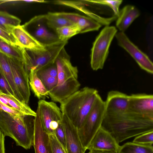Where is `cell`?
<instances>
[{"label":"cell","instance_id":"6da1fadb","mask_svg":"<svg viewBox=\"0 0 153 153\" xmlns=\"http://www.w3.org/2000/svg\"><path fill=\"white\" fill-rule=\"evenodd\" d=\"M101 127L119 143L131 138L153 131V117L142 115L127 108L105 111Z\"/></svg>","mask_w":153,"mask_h":153},{"label":"cell","instance_id":"8d00e7d4","mask_svg":"<svg viewBox=\"0 0 153 153\" xmlns=\"http://www.w3.org/2000/svg\"><path fill=\"white\" fill-rule=\"evenodd\" d=\"M88 153H117L116 152L108 151H102L100 150H89V152Z\"/></svg>","mask_w":153,"mask_h":153},{"label":"cell","instance_id":"4fadbf2b","mask_svg":"<svg viewBox=\"0 0 153 153\" xmlns=\"http://www.w3.org/2000/svg\"><path fill=\"white\" fill-rule=\"evenodd\" d=\"M61 122L65 134L67 153H85L86 150L82 144L77 128L63 114Z\"/></svg>","mask_w":153,"mask_h":153},{"label":"cell","instance_id":"f546056e","mask_svg":"<svg viewBox=\"0 0 153 153\" xmlns=\"http://www.w3.org/2000/svg\"><path fill=\"white\" fill-rule=\"evenodd\" d=\"M133 142L143 145H152L153 131L147 132L136 137Z\"/></svg>","mask_w":153,"mask_h":153},{"label":"cell","instance_id":"74e56055","mask_svg":"<svg viewBox=\"0 0 153 153\" xmlns=\"http://www.w3.org/2000/svg\"><path fill=\"white\" fill-rule=\"evenodd\" d=\"M0 102L9 106L11 107L5 99L0 95Z\"/></svg>","mask_w":153,"mask_h":153},{"label":"cell","instance_id":"1f68e13d","mask_svg":"<svg viewBox=\"0 0 153 153\" xmlns=\"http://www.w3.org/2000/svg\"><path fill=\"white\" fill-rule=\"evenodd\" d=\"M54 134L57 140L66 151L65 134L61 122L59 124L58 127L55 131Z\"/></svg>","mask_w":153,"mask_h":153},{"label":"cell","instance_id":"2e32d148","mask_svg":"<svg viewBox=\"0 0 153 153\" xmlns=\"http://www.w3.org/2000/svg\"><path fill=\"white\" fill-rule=\"evenodd\" d=\"M59 15L69 20L79 28L80 33L98 30L101 27L99 23L92 18L79 14L67 12H56Z\"/></svg>","mask_w":153,"mask_h":153},{"label":"cell","instance_id":"5bb4252c","mask_svg":"<svg viewBox=\"0 0 153 153\" xmlns=\"http://www.w3.org/2000/svg\"><path fill=\"white\" fill-rule=\"evenodd\" d=\"M120 147L119 144L111 135L101 127L94 137L87 149L117 153Z\"/></svg>","mask_w":153,"mask_h":153},{"label":"cell","instance_id":"d590c367","mask_svg":"<svg viewBox=\"0 0 153 153\" xmlns=\"http://www.w3.org/2000/svg\"><path fill=\"white\" fill-rule=\"evenodd\" d=\"M4 137V134L0 129V153H5Z\"/></svg>","mask_w":153,"mask_h":153},{"label":"cell","instance_id":"30bf717a","mask_svg":"<svg viewBox=\"0 0 153 153\" xmlns=\"http://www.w3.org/2000/svg\"><path fill=\"white\" fill-rule=\"evenodd\" d=\"M8 57L15 84L24 101L27 104L30 95L29 76L23 61Z\"/></svg>","mask_w":153,"mask_h":153},{"label":"cell","instance_id":"ac0fdd59","mask_svg":"<svg viewBox=\"0 0 153 153\" xmlns=\"http://www.w3.org/2000/svg\"><path fill=\"white\" fill-rule=\"evenodd\" d=\"M140 14L134 6L126 5L119 11L116 22L117 27L120 32H124Z\"/></svg>","mask_w":153,"mask_h":153},{"label":"cell","instance_id":"f1b7e54d","mask_svg":"<svg viewBox=\"0 0 153 153\" xmlns=\"http://www.w3.org/2000/svg\"><path fill=\"white\" fill-rule=\"evenodd\" d=\"M38 77L42 81L45 88L49 92L57 85L58 78L47 75L38 71L36 72Z\"/></svg>","mask_w":153,"mask_h":153},{"label":"cell","instance_id":"cb8c5ba5","mask_svg":"<svg viewBox=\"0 0 153 153\" xmlns=\"http://www.w3.org/2000/svg\"><path fill=\"white\" fill-rule=\"evenodd\" d=\"M21 20L8 13L0 11V28L11 33L12 29L20 25Z\"/></svg>","mask_w":153,"mask_h":153},{"label":"cell","instance_id":"d6a6232c","mask_svg":"<svg viewBox=\"0 0 153 153\" xmlns=\"http://www.w3.org/2000/svg\"><path fill=\"white\" fill-rule=\"evenodd\" d=\"M0 38L12 45L18 46L17 42L12 34L1 28Z\"/></svg>","mask_w":153,"mask_h":153},{"label":"cell","instance_id":"7a4b0ae2","mask_svg":"<svg viewBox=\"0 0 153 153\" xmlns=\"http://www.w3.org/2000/svg\"><path fill=\"white\" fill-rule=\"evenodd\" d=\"M64 48L55 61L57 70V84L48 92L49 96L53 101L60 103L78 90L80 86L77 79V68L72 65L70 57Z\"/></svg>","mask_w":153,"mask_h":153},{"label":"cell","instance_id":"836d02e7","mask_svg":"<svg viewBox=\"0 0 153 153\" xmlns=\"http://www.w3.org/2000/svg\"><path fill=\"white\" fill-rule=\"evenodd\" d=\"M0 90L4 93L14 96V93L8 83L0 74Z\"/></svg>","mask_w":153,"mask_h":153},{"label":"cell","instance_id":"ffe728a7","mask_svg":"<svg viewBox=\"0 0 153 153\" xmlns=\"http://www.w3.org/2000/svg\"><path fill=\"white\" fill-rule=\"evenodd\" d=\"M0 95L5 99L11 107L25 116L34 117L36 116V112L33 110L27 104L19 100L13 95L4 93L0 90Z\"/></svg>","mask_w":153,"mask_h":153},{"label":"cell","instance_id":"603a6c76","mask_svg":"<svg viewBox=\"0 0 153 153\" xmlns=\"http://www.w3.org/2000/svg\"><path fill=\"white\" fill-rule=\"evenodd\" d=\"M117 153H153L152 145L128 142L120 146Z\"/></svg>","mask_w":153,"mask_h":153},{"label":"cell","instance_id":"8992f818","mask_svg":"<svg viewBox=\"0 0 153 153\" xmlns=\"http://www.w3.org/2000/svg\"><path fill=\"white\" fill-rule=\"evenodd\" d=\"M117 30L114 26H106L101 31L94 42L91 49L90 65L94 71L103 68L109 49Z\"/></svg>","mask_w":153,"mask_h":153},{"label":"cell","instance_id":"e575fe53","mask_svg":"<svg viewBox=\"0 0 153 153\" xmlns=\"http://www.w3.org/2000/svg\"><path fill=\"white\" fill-rule=\"evenodd\" d=\"M0 110L13 115L25 116L22 113L11 107L9 106L0 102Z\"/></svg>","mask_w":153,"mask_h":153},{"label":"cell","instance_id":"ba28073f","mask_svg":"<svg viewBox=\"0 0 153 153\" xmlns=\"http://www.w3.org/2000/svg\"><path fill=\"white\" fill-rule=\"evenodd\" d=\"M37 41L44 46L60 41L56 32L48 26L45 15L36 16L22 25Z\"/></svg>","mask_w":153,"mask_h":153},{"label":"cell","instance_id":"d6986e66","mask_svg":"<svg viewBox=\"0 0 153 153\" xmlns=\"http://www.w3.org/2000/svg\"><path fill=\"white\" fill-rule=\"evenodd\" d=\"M0 74L8 83L14 93V97L20 101L25 102L14 82L8 57L1 51Z\"/></svg>","mask_w":153,"mask_h":153},{"label":"cell","instance_id":"4dcf8cb0","mask_svg":"<svg viewBox=\"0 0 153 153\" xmlns=\"http://www.w3.org/2000/svg\"><path fill=\"white\" fill-rule=\"evenodd\" d=\"M52 153H67L66 152L57 139L55 134H49Z\"/></svg>","mask_w":153,"mask_h":153},{"label":"cell","instance_id":"9a60e30c","mask_svg":"<svg viewBox=\"0 0 153 153\" xmlns=\"http://www.w3.org/2000/svg\"><path fill=\"white\" fill-rule=\"evenodd\" d=\"M128 107L140 114L153 117V96L140 93L129 95Z\"/></svg>","mask_w":153,"mask_h":153},{"label":"cell","instance_id":"d4e9b609","mask_svg":"<svg viewBox=\"0 0 153 153\" xmlns=\"http://www.w3.org/2000/svg\"><path fill=\"white\" fill-rule=\"evenodd\" d=\"M0 51L8 57L23 61L22 50L20 47L12 45L0 38Z\"/></svg>","mask_w":153,"mask_h":153},{"label":"cell","instance_id":"52a82bcc","mask_svg":"<svg viewBox=\"0 0 153 153\" xmlns=\"http://www.w3.org/2000/svg\"><path fill=\"white\" fill-rule=\"evenodd\" d=\"M105 110V101L99 95L83 126L78 129L81 141L86 150L96 133L101 126Z\"/></svg>","mask_w":153,"mask_h":153},{"label":"cell","instance_id":"5b68a950","mask_svg":"<svg viewBox=\"0 0 153 153\" xmlns=\"http://www.w3.org/2000/svg\"><path fill=\"white\" fill-rule=\"evenodd\" d=\"M68 41H60L45 46L44 49L33 50L21 48L25 67L28 74L30 70L36 72L55 62L58 54Z\"/></svg>","mask_w":153,"mask_h":153},{"label":"cell","instance_id":"8fae6325","mask_svg":"<svg viewBox=\"0 0 153 153\" xmlns=\"http://www.w3.org/2000/svg\"><path fill=\"white\" fill-rule=\"evenodd\" d=\"M115 36L119 45L130 54L140 68L152 74L153 64L149 57L131 42L124 32H118Z\"/></svg>","mask_w":153,"mask_h":153},{"label":"cell","instance_id":"7c38bea8","mask_svg":"<svg viewBox=\"0 0 153 153\" xmlns=\"http://www.w3.org/2000/svg\"><path fill=\"white\" fill-rule=\"evenodd\" d=\"M33 120L32 145L35 153H52L49 134L44 128L37 108Z\"/></svg>","mask_w":153,"mask_h":153},{"label":"cell","instance_id":"e0dca14e","mask_svg":"<svg viewBox=\"0 0 153 153\" xmlns=\"http://www.w3.org/2000/svg\"><path fill=\"white\" fill-rule=\"evenodd\" d=\"M11 33L16 41L18 46L21 48L33 50L44 49L43 46L22 27V25L15 27L12 29Z\"/></svg>","mask_w":153,"mask_h":153},{"label":"cell","instance_id":"484cf974","mask_svg":"<svg viewBox=\"0 0 153 153\" xmlns=\"http://www.w3.org/2000/svg\"><path fill=\"white\" fill-rule=\"evenodd\" d=\"M80 32L79 28L75 24L63 27L56 30L59 39L63 42L68 41L70 38Z\"/></svg>","mask_w":153,"mask_h":153},{"label":"cell","instance_id":"83f0119b","mask_svg":"<svg viewBox=\"0 0 153 153\" xmlns=\"http://www.w3.org/2000/svg\"><path fill=\"white\" fill-rule=\"evenodd\" d=\"M86 3H92L105 5L109 7L113 10L115 16H118L119 12V7L122 0H84Z\"/></svg>","mask_w":153,"mask_h":153},{"label":"cell","instance_id":"4316f807","mask_svg":"<svg viewBox=\"0 0 153 153\" xmlns=\"http://www.w3.org/2000/svg\"><path fill=\"white\" fill-rule=\"evenodd\" d=\"M73 7L82 11L87 15L89 17L93 19L101 24H103L104 25H109L116 19L117 18L115 16L108 18L101 17L85 8L82 5L80 2H78L75 4L73 6Z\"/></svg>","mask_w":153,"mask_h":153},{"label":"cell","instance_id":"3957f363","mask_svg":"<svg viewBox=\"0 0 153 153\" xmlns=\"http://www.w3.org/2000/svg\"><path fill=\"white\" fill-rule=\"evenodd\" d=\"M99 95L97 91L94 88L85 87L78 90L60 103L61 111L79 129Z\"/></svg>","mask_w":153,"mask_h":153},{"label":"cell","instance_id":"277c9868","mask_svg":"<svg viewBox=\"0 0 153 153\" xmlns=\"http://www.w3.org/2000/svg\"><path fill=\"white\" fill-rule=\"evenodd\" d=\"M25 116L13 115L0 110V129L5 136H9L16 145L26 149L32 145L33 130L25 120Z\"/></svg>","mask_w":153,"mask_h":153},{"label":"cell","instance_id":"7402d4cb","mask_svg":"<svg viewBox=\"0 0 153 153\" xmlns=\"http://www.w3.org/2000/svg\"><path fill=\"white\" fill-rule=\"evenodd\" d=\"M48 27L56 32L58 29L74 24L69 20L58 15L56 12H48L45 14Z\"/></svg>","mask_w":153,"mask_h":153},{"label":"cell","instance_id":"9c48e42d","mask_svg":"<svg viewBox=\"0 0 153 153\" xmlns=\"http://www.w3.org/2000/svg\"><path fill=\"white\" fill-rule=\"evenodd\" d=\"M43 127L49 134H54L61 122L62 114L55 103L44 100H40L37 107Z\"/></svg>","mask_w":153,"mask_h":153},{"label":"cell","instance_id":"44dd1931","mask_svg":"<svg viewBox=\"0 0 153 153\" xmlns=\"http://www.w3.org/2000/svg\"><path fill=\"white\" fill-rule=\"evenodd\" d=\"M29 84L35 96L39 99L43 100L48 98V92L40 79L37 76L36 72L30 70L29 73Z\"/></svg>","mask_w":153,"mask_h":153}]
</instances>
